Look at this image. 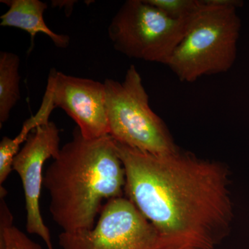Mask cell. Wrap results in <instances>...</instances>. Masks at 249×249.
<instances>
[{"label": "cell", "mask_w": 249, "mask_h": 249, "mask_svg": "<svg viewBox=\"0 0 249 249\" xmlns=\"http://www.w3.org/2000/svg\"><path fill=\"white\" fill-rule=\"evenodd\" d=\"M61 249H169L155 227L125 196L103 205L89 230L62 232Z\"/></svg>", "instance_id": "obj_6"}, {"label": "cell", "mask_w": 249, "mask_h": 249, "mask_svg": "<svg viewBox=\"0 0 249 249\" xmlns=\"http://www.w3.org/2000/svg\"><path fill=\"white\" fill-rule=\"evenodd\" d=\"M239 0H204L167 66L184 83L227 72L237 58L242 24Z\"/></svg>", "instance_id": "obj_3"}, {"label": "cell", "mask_w": 249, "mask_h": 249, "mask_svg": "<svg viewBox=\"0 0 249 249\" xmlns=\"http://www.w3.org/2000/svg\"><path fill=\"white\" fill-rule=\"evenodd\" d=\"M47 85L55 107H60L76 122L87 139L109 135L104 83L70 76L51 70Z\"/></svg>", "instance_id": "obj_8"}, {"label": "cell", "mask_w": 249, "mask_h": 249, "mask_svg": "<svg viewBox=\"0 0 249 249\" xmlns=\"http://www.w3.org/2000/svg\"><path fill=\"white\" fill-rule=\"evenodd\" d=\"M20 58L11 52L0 53V127L9 120L11 111L20 99Z\"/></svg>", "instance_id": "obj_11"}, {"label": "cell", "mask_w": 249, "mask_h": 249, "mask_svg": "<svg viewBox=\"0 0 249 249\" xmlns=\"http://www.w3.org/2000/svg\"><path fill=\"white\" fill-rule=\"evenodd\" d=\"M168 17L188 19L196 16L204 6V0H146Z\"/></svg>", "instance_id": "obj_13"}, {"label": "cell", "mask_w": 249, "mask_h": 249, "mask_svg": "<svg viewBox=\"0 0 249 249\" xmlns=\"http://www.w3.org/2000/svg\"><path fill=\"white\" fill-rule=\"evenodd\" d=\"M193 18L173 19L146 0H127L111 19L108 36L128 58L167 65Z\"/></svg>", "instance_id": "obj_5"}, {"label": "cell", "mask_w": 249, "mask_h": 249, "mask_svg": "<svg viewBox=\"0 0 249 249\" xmlns=\"http://www.w3.org/2000/svg\"><path fill=\"white\" fill-rule=\"evenodd\" d=\"M109 135L116 142L156 155L178 152L164 121L152 110L140 73L130 65L124 81L106 79Z\"/></svg>", "instance_id": "obj_4"}, {"label": "cell", "mask_w": 249, "mask_h": 249, "mask_svg": "<svg viewBox=\"0 0 249 249\" xmlns=\"http://www.w3.org/2000/svg\"><path fill=\"white\" fill-rule=\"evenodd\" d=\"M52 91L47 85L45 95L38 111L23 124L19 133L14 139L3 137L0 142V185L2 186L13 170V162L20 150V145L25 142L29 135L37 127L50 122L49 121L52 111L55 109Z\"/></svg>", "instance_id": "obj_10"}, {"label": "cell", "mask_w": 249, "mask_h": 249, "mask_svg": "<svg viewBox=\"0 0 249 249\" xmlns=\"http://www.w3.org/2000/svg\"><path fill=\"white\" fill-rule=\"evenodd\" d=\"M0 199V249H42L14 225V217L4 197Z\"/></svg>", "instance_id": "obj_12"}, {"label": "cell", "mask_w": 249, "mask_h": 249, "mask_svg": "<svg viewBox=\"0 0 249 249\" xmlns=\"http://www.w3.org/2000/svg\"><path fill=\"white\" fill-rule=\"evenodd\" d=\"M124 195L169 249H213L233 221L225 164L179 150L156 155L116 142Z\"/></svg>", "instance_id": "obj_1"}, {"label": "cell", "mask_w": 249, "mask_h": 249, "mask_svg": "<svg viewBox=\"0 0 249 249\" xmlns=\"http://www.w3.org/2000/svg\"><path fill=\"white\" fill-rule=\"evenodd\" d=\"M60 130L52 121L31 132L15 157L13 170L19 175L24 190L27 232L40 237L47 249H55L49 228L40 212V198L43 186L46 160L56 158L60 147Z\"/></svg>", "instance_id": "obj_7"}, {"label": "cell", "mask_w": 249, "mask_h": 249, "mask_svg": "<svg viewBox=\"0 0 249 249\" xmlns=\"http://www.w3.org/2000/svg\"><path fill=\"white\" fill-rule=\"evenodd\" d=\"M9 9L0 17L1 27H15L26 31L30 35V52L37 34L48 36L59 48H67L70 43V36L54 32L47 26L44 13L47 4L40 0H1Z\"/></svg>", "instance_id": "obj_9"}, {"label": "cell", "mask_w": 249, "mask_h": 249, "mask_svg": "<svg viewBox=\"0 0 249 249\" xmlns=\"http://www.w3.org/2000/svg\"><path fill=\"white\" fill-rule=\"evenodd\" d=\"M125 173L115 141L87 139L78 127L44 174L49 211L64 232L89 230L103 201L124 196Z\"/></svg>", "instance_id": "obj_2"}]
</instances>
